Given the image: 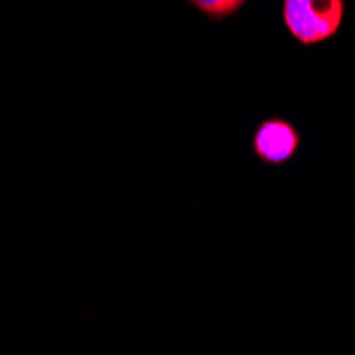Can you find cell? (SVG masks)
Returning <instances> with one entry per match:
<instances>
[{
    "label": "cell",
    "mask_w": 355,
    "mask_h": 355,
    "mask_svg": "<svg viewBox=\"0 0 355 355\" xmlns=\"http://www.w3.org/2000/svg\"><path fill=\"white\" fill-rule=\"evenodd\" d=\"M300 147V135L285 119H266L253 135V151L264 164L279 166L289 162Z\"/></svg>",
    "instance_id": "obj_2"
},
{
    "label": "cell",
    "mask_w": 355,
    "mask_h": 355,
    "mask_svg": "<svg viewBox=\"0 0 355 355\" xmlns=\"http://www.w3.org/2000/svg\"><path fill=\"white\" fill-rule=\"evenodd\" d=\"M345 0H283V21L298 43L311 47L338 35Z\"/></svg>",
    "instance_id": "obj_1"
},
{
    "label": "cell",
    "mask_w": 355,
    "mask_h": 355,
    "mask_svg": "<svg viewBox=\"0 0 355 355\" xmlns=\"http://www.w3.org/2000/svg\"><path fill=\"white\" fill-rule=\"evenodd\" d=\"M187 3L213 19H223L241 11L247 0H187Z\"/></svg>",
    "instance_id": "obj_3"
}]
</instances>
